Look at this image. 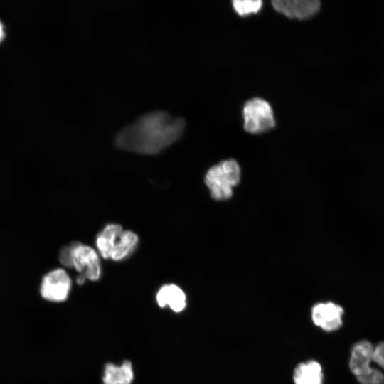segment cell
Instances as JSON below:
<instances>
[{
	"label": "cell",
	"mask_w": 384,
	"mask_h": 384,
	"mask_svg": "<svg viewBox=\"0 0 384 384\" xmlns=\"http://www.w3.org/2000/svg\"><path fill=\"white\" fill-rule=\"evenodd\" d=\"M185 121L163 110L147 112L122 129L115 137L116 146L123 150L154 154L182 134Z\"/></svg>",
	"instance_id": "1"
},
{
	"label": "cell",
	"mask_w": 384,
	"mask_h": 384,
	"mask_svg": "<svg viewBox=\"0 0 384 384\" xmlns=\"http://www.w3.org/2000/svg\"><path fill=\"white\" fill-rule=\"evenodd\" d=\"M240 178L238 164L233 159L223 161L211 167L206 174L205 183L213 198L226 200L233 195V188Z\"/></svg>",
	"instance_id": "2"
},
{
	"label": "cell",
	"mask_w": 384,
	"mask_h": 384,
	"mask_svg": "<svg viewBox=\"0 0 384 384\" xmlns=\"http://www.w3.org/2000/svg\"><path fill=\"white\" fill-rule=\"evenodd\" d=\"M244 129L252 134H260L272 129L275 120L272 109L265 100L255 97L243 107Z\"/></svg>",
	"instance_id": "3"
},
{
	"label": "cell",
	"mask_w": 384,
	"mask_h": 384,
	"mask_svg": "<svg viewBox=\"0 0 384 384\" xmlns=\"http://www.w3.org/2000/svg\"><path fill=\"white\" fill-rule=\"evenodd\" d=\"M73 267L92 281L100 278L101 270L98 255L90 247L79 242L72 243Z\"/></svg>",
	"instance_id": "4"
},
{
	"label": "cell",
	"mask_w": 384,
	"mask_h": 384,
	"mask_svg": "<svg viewBox=\"0 0 384 384\" xmlns=\"http://www.w3.org/2000/svg\"><path fill=\"white\" fill-rule=\"evenodd\" d=\"M71 280L63 269H56L48 273L41 285V296L51 302H63L68 297Z\"/></svg>",
	"instance_id": "5"
},
{
	"label": "cell",
	"mask_w": 384,
	"mask_h": 384,
	"mask_svg": "<svg viewBox=\"0 0 384 384\" xmlns=\"http://www.w3.org/2000/svg\"><path fill=\"white\" fill-rule=\"evenodd\" d=\"M343 309L334 302L316 304L311 311V318L315 325L330 332L339 329L343 325Z\"/></svg>",
	"instance_id": "6"
},
{
	"label": "cell",
	"mask_w": 384,
	"mask_h": 384,
	"mask_svg": "<svg viewBox=\"0 0 384 384\" xmlns=\"http://www.w3.org/2000/svg\"><path fill=\"white\" fill-rule=\"evenodd\" d=\"M273 7L289 18L306 20L316 15L321 8L317 0H274Z\"/></svg>",
	"instance_id": "7"
},
{
	"label": "cell",
	"mask_w": 384,
	"mask_h": 384,
	"mask_svg": "<svg viewBox=\"0 0 384 384\" xmlns=\"http://www.w3.org/2000/svg\"><path fill=\"white\" fill-rule=\"evenodd\" d=\"M374 347L366 340L359 341L354 344L351 349L349 368L356 376L361 375L369 371L372 368Z\"/></svg>",
	"instance_id": "8"
},
{
	"label": "cell",
	"mask_w": 384,
	"mask_h": 384,
	"mask_svg": "<svg viewBox=\"0 0 384 384\" xmlns=\"http://www.w3.org/2000/svg\"><path fill=\"white\" fill-rule=\"evenodd\" d=\"M156 302L161 307L168 305L172 311L180 312L186 306V295L178 286L166 284L158 291Z\"/></svg>",
	"instance_id": "9"
},
{
	"label": "cell",
	"mask_w": 384,
	"mask_h": 384,
	"mask_svg": "<svg viewBox=\"0 0 384 384\" xmlns=\"http://www.w3.org/2000/svg\"><path fill=\"white\" fill-rule=\"evenodd\" d=\"M134 380L132 363L124 361L118 366L113 363H107L102 377L103 384H131Z\"/></svg>",
	"instance_id": "10"
},
{
	"label": "cell",
	"mask_w": 384,
	"mask_h": 384,
	"mask_svg": "<svg viewBox=\"0 0 384 384\" xmlns=\"http://www.w3.org/2000/svg\"><path fill=\"white\" fill-rule=\"evenodd\" d=\"M293 378L295 384H323L322 368L315 361L299 363L294 370Z\"/></svg>",
	"instance_id": "11"
},
{
	"label": "cell",
	"mask_w": 384,
	"mask_h": 384,
	"mask_svg": "<svg viewBox=\"0 0 384 384\" xmlns=\"http://www.w3.org/2000/svg\"><path fill=\"white\" fill-rule=\"evenodd\" d=\"M122 232V227L118 224H109L98 235L97 247L104 258L111 256L117 240Z\"/></svg>",
	"instance_id": "12"
},
{
	"label": "cell",
	"mask_w": 384,
	"mask_h": 384,
	"mask_svg": "<svg viewBox=\"0 0 384 384\" xmlns=\"http://www.w3.org/2000/svg\"><path fill=\"white\" fill-rule=\"evenodd\" d=\"M138 242L137 235L129 230L122 231L113 248L110 257L114 261L121 260L132 252Z\"/></svg>",
	"instance_id": "13"
},
{
	"label": "cell",
	"mask_w": 384,
	"mask_h": 384,
	"mask_svg": "<svg viewBox=\"0 0 384 384\" xmlns=\"http://www.w3.org/2000/svg\"><path fill=\"white\" fill-rule=\"evenodd\" d=\"M262 4V1L260 0H235L233 1V8L240 16L257 13L261 9Z\"/></svg>",
	"instance_id": "14"
},
{
	"label": "cell",
	"mask_w": 384,
	"mask_h": 384,
	"mask_svg": "<svg viewBox=\"0 0 384 384\" xmlns=\"http://www.w3.org/2000/svg\"><path fill=\"white\" fill-rule=\"evenodd\" d=\"M356 379L361 384H384V375L373 368L367 373L357 376Z\"/></svg>",
	"instance_id": "15"
},
{
	"label": "cell",
	"mask_w": 384,
	"mask_h": 384,
	"mask_svg": "<svg viewBox=\"0 0 384 384\" xmlns=\"http://www.w3.org/2000/svg\"><path fill=\"white\" fill-rule=\"evenodd\" d=\"M72 244L61 248L59 254L60 262L66 267H73Z\"/></svg>",
	"instance_id": "16"
},
{
	"label": "cell",
	"mask_w": 384,
	"mask_h": 384,
	"mask_svg": "<svg viewBox=\"0 0 384 384\" xmlns=\"http://www.w3.org/2000/svg\"><path fill=\"white\" fill-rule=\"evenodd\" d=\"M373 361L384 369V341L374 347Z\"/></svg>",
	"instance_id": "17"
},
{
	"label": "cell",
	"mask_w": 384,
	"mask_h": 384,
	"mask_svg": "<svg viewBox=\"0 0 384 384\" xmlns=\"http://www.w3.org/2000/svg\"><path fill=\"white\" fill-rule=\"evenodd\" d=\"M5 36V32L4 30V26L2 23L0 21V43L4 40Z\"/></svg>",
	"instance_id": "18"
},
{
	"label": "cell",
	"mask_w": 384,
	"mask_h": 384,
	"mask_svg": "<svg viewBox=\"0 0 384 384\" xmlns=\"http://www.w3.org/2000/svg\"><path fill=\"white\" fill-rule=\"evenodd\" d=\"M85 277H84L83 275L80 274L78 278H77V282L78 284L81 285V284H83L84 282H85Z\"/></svg>",
	"instance_id": "19"
}]
</instances>
